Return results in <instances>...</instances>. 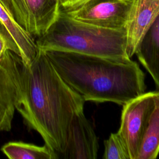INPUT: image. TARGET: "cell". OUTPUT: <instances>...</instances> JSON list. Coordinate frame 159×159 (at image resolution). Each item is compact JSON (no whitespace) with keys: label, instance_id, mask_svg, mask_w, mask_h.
Returning <instances> with one entry per match:
<instances>
[{"label":"cell","instance_id":"cell-1","mask_svg":"<svg viewBox=\"0 0 159 159\" xmlns=\"http://www.w3.org/2000/svg\"><path fill=\"white\" fill-rule=\"evenodd\" d=\"M84 102L61 79L45 52L39 50L30 64H22L16 109L58 159L65 149L72 119L83 110Z\"/></svg>","mask_w":159,"mask_h":159},{"label":"cell","instance_id":"cell-2","mask_svg":"<svg viewBox=\"0 0 159 159\" xmlns=\"http://www.w3.org/2000/svg\"><path fill=\"white\" fill-rule=\"evenodd\" d=\"M61 79L84 101L123 106L145 93V75L131 58L45 52Z\"/></svg>","mask_w":159,"mask_h":159},{"label":"cell","instance_id":"cell-3","mask_svg":"<svg viewBox=\"0 0 159 159\" xmlns=\"http://www.w3.org/2000/svg\"><path fill=\"white\" fill-rule=\"evenodd\" d=\"M39 50L73 52L116 59L127 53L125 29H111L75 20L61 10L47 31L35 39Z\"/></svg>","mask_w":159,"mask_h":159},{"label":"cell","instance_id":"cell-4","mask_svg":"<svg viewBox=\"0 0 159 159\" xmlns=\"http://www.w3.org/2000/svg\"><path fill=\"white\" fill-rule=\"evenodd\" d=\"M157 91L144 93L124 104L118 133L124 140L130 159H137L142 139L155 104Z\"/></svg>","mask_w":159,"mask_h":159},{"label":"cell","instance_id":"cell-5","mask_svg":"<svg viewBox=\"0 0 159 159\" xmlns=\"http://www.w3.org/2000/svg\"><path fill=\"white\" fill-rule=\"evenodd\" d=\"M133 0H88L60 10L78 21L111 29H125Z\"/></svg>","mask_w":159,"mask_h":159},{"label":"cell","instance_id":"cell-6","mask_svg":"<svg viewBox=\"0 0 159 159\" xmlns=\"http://www.w3.org/2000/svg\"><path fill=\"white\" fill-rule=\"evenodd\" d=\"M22 65L20 57L11 50L0 60V133L12 128L20 92Z\"/></svg>","mask_w":159,"mask_h":159},{"label":"cell","instance_id":"cell-7","mask_svg":"<svg viewBox=\"0 0 159 159\" xmlns=\"http://www.w3.org/2000/svg\"><path fill=\"white\" fill-rule=\"evenodd\" d=\"M98 139L83 110L76 112L71 122L63 159H96Z\"/></svg>","mask_w":159,"mask_h":159},{"label":"cell","instance_id":"cell-8","mask_svg":"<svg viewBox=\"0 0 159 159\" xmlns=\"http://www.w3.org/2000/svg\"><path fill=\"white\" fill-rule=\"evenodd\" d=\"M159 16V0H133L125 27L127 53L135 55L142 38Z\"/></svg>","mask_w":159,"mask_h":159},{"label":"cell","instance_id":"cell-9","mask_svg":"<svg viewBox=\"0 0 159 159\" xmlns=\"http://www.w3.org/2000/svg\"><path fill=\"white\" fill-rule=\"evenodd\" d=\"M0 22L12 45L13 52L20 57L23 65L31 63L39 52L34 37L14 20L1 2Z\"/></svg>","mask_w":159,"mask_h":159},{"label":"cell","instance_id":"cell-10","mask_svg":"<svg viewBox=\"0 0 159 159\" xmlns=\"http://www.w3.org/2000/svg\"><path fill=\"white\" fill-rule=\"evenodd\" d=\"M135 55L159 89V16L142 38Z\"/></svg>","mask_w":159,"mask_h":159},{"label":"cell","instance_id":"cell-11","mask_svg":"<svg viewBox=\"0 0 159 159\" xmlns=\"http://www.w3.org/2000/svg\"><path fill=\"white\" fill-rule=\"evenodd\" d=\"M30 18L29 33L36 38L42 35L57 18L60 0H25Z\"/></svg>","mask_w":159,"mask_h":159},{"label":"cell","instance_id":"cell-12","mask_svg":"<svg viewBox=\"0 0 159 159\" xmlns=\"http://www.w3.org/2000/svg\"><path fill=\"white\" fill-rule=\"evenodd\" d=\"M159 154V91L142 139L137 159H155Z\"/></svg>","mask_w":159,"mask_h":159},{"label":"cell","instance_id":"cell-13","mask_svg":"<svg viewBox=\"0 0 159 159\" xmlns=\"http://www.w3.org/2000/svg\"><path fill=\"white\" fill-rule=\"evenodd\" d=\"M1 151L10 159H58L57 155L45 145L10 142L2 147Z\"/></svg>","mask_w":159,"mask_h":159},{"label":"cell","instance_id":"cell-14","mask_svg":"<svg viewBox=\"0 0 159 159\" xmlns=\"http://www.w3.org/2000/svg\"><path fill=\"white\" fill-rule=\"evenodd\" d=\"M14 20L28 33L30 29L29 14L25 0H0Z\"/></svg>","mask_w":159,"mask_h":159},{"label":"cell","instance_id":"cell-15","mask_svg":"<svg viewBox=\"0 0 159 159\" xmlns=\"http://www.w3.org/2000/svg\"><path fill=\"white\" fill-rule=\"evenodd\" d=\"M104 145L103 159H130L127 146L118 132L111 134Z\"/></svg>","mask_w":159,"mask_h":159},{"label":"cell","instance_id":"cell-16","mask_svg":"<svg viewBox=\"0 0 159 159\" xmlns=\"http://www.w3.org/2000/svg\"><path fill=\"white\" fill-rule=\"evenodd\" d=\"M8 50L13 52V47L5 30L0 24V60Z\"/></svg>","mask_w":159,"mask_h":159},{"label":"cell","instance_id":"cell-17","mask_svg":"<svg viewBox=\"0 0 159 159\" xmlns=\"http://www.w3.org/2000/svg\"><path fill=\"white\" fill-rule=\"evenodd\" d=\"M88 0H60V7L68 9L78 6Z\"/></svg>","mask_w":159,"mask_h":159},{"label":"cell","instance_id":"cell-18","mask_svg":"<svg viewBox=\"0 0 159 159\" xmlns=\"http://www.w3.org/2000/svg\"><path fill=\"white\" fill-rule=\"evenodd\" d=\"M0 24H1V22H0Z\"/></svg>","mask_w":159,"mask_h":159}]
</instances>
